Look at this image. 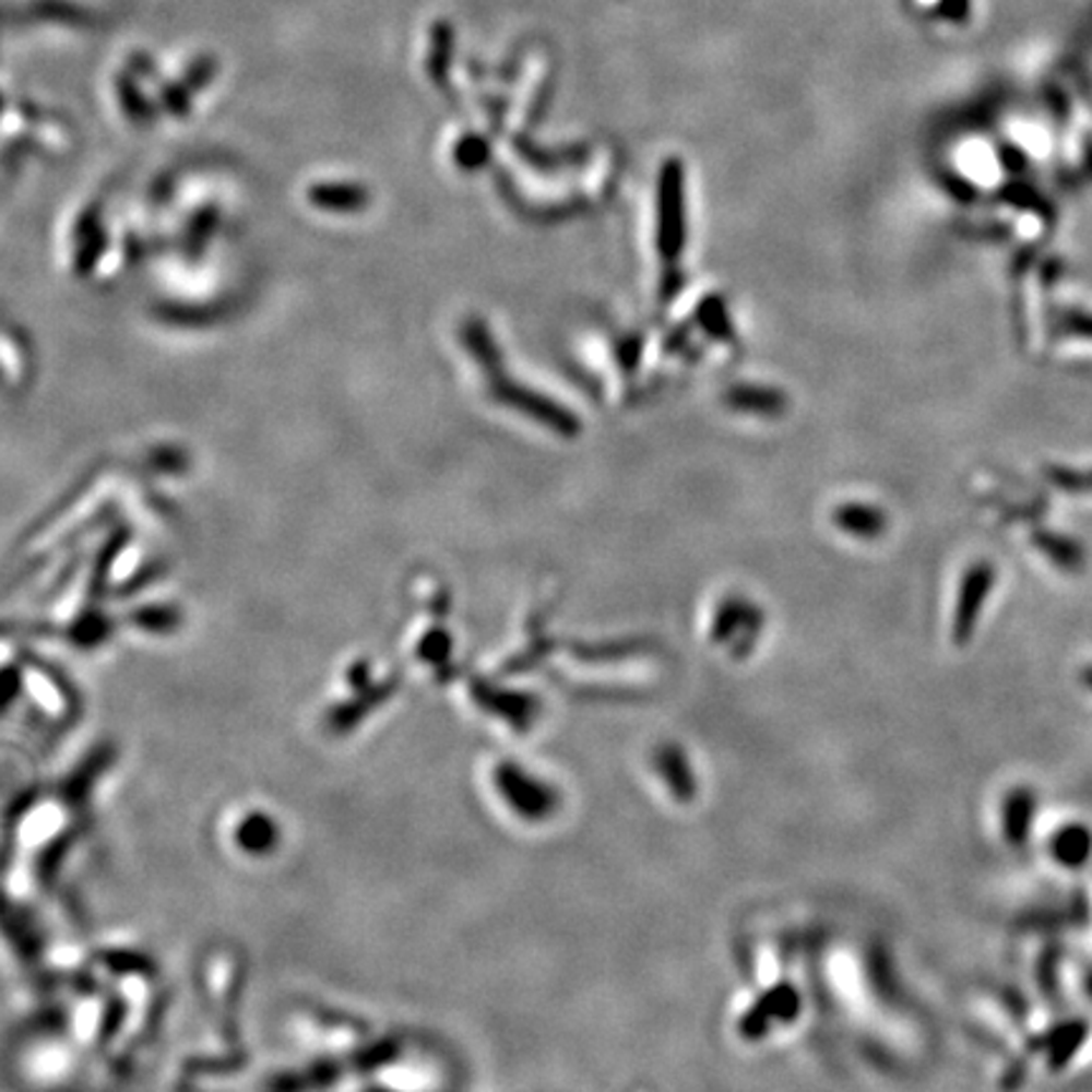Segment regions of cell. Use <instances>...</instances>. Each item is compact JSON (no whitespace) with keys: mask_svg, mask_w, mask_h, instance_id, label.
<instances>
[{"mask_svg":"<svg viewBox=\"0 0 1092 1092\" xmlns=\"http://www.w3.org/2000/svg\"><path fill=\"white\" fill-rule=\"evenodd\" d=\"M994 565L989 561H976L974 567L969 569L966 577H963L961 592H959V607H956L953 617V640L963 645L971 636H974V625L978 620V613H982V605L989 594L994 584Z\"/></svg>","mask_w":1092,"mask_h":1092,"instance_id":"1","label":"cell"},{"mask_svg":"<svg viewBox=\"0 0 1092 1092\" xmlns=\"http://www.w3.org/2000/svg\"><path fill=\"white\" fill-rule=\"evenodd\" d=\"M682 248V205H680V173L676 165L665 167L661 188V253L676 259Z\"/></svg>","mask_w":1092,"mask_h":1092,"instance_id":"2","label":"cell"},{"mask_svg":"<svg viewBox=\"0 0 1092 1092\" xmlns=\"http://www.w3.org/2000/svg\"><path fill=\"white\" fill-rule=\"evenodd\" d=\"M1034 792L1026 790V786H1017L1014 792L1007 794L1004 799V812H1001V827H1004V838L1011 845H1022V842L1030 838L1032 822H1034Z\"/></svg>","mask_w":1092,"mask_h":1092,"instance_id":"3","label":"cell"},{"mask_svg":"<svg viewBox=\"0 0 1092 1092\" xmlns=\"http://www.w3.org/2000/svg\"><path fill=\"white\" fill-rule=\"evenodd\" d=\"M1049 850L1059 865L1080 867L1085 865L1088 857L1092 855V834L1088 827L1082 824L1063 827V830L1055 834V840L1049 842Z\"/></svg>","mask_w":1092,"mask_h":1092,"instance_id":"4","label":"cell"},{"mask_svg":"<svg viewBox=\"0 0 1092 1092\" xmlns=\"http://www.w3.org/2000/svg\"><path fill=\"white\" fill-rule=\"evenodd\" d=\"M834 521H838L842 532L863 536V539H875V536L886 532V517H882V511L863 503L842 506V509L834 513Z\"/></svg>","mask_w":1092,"mask_h":1092,"instance_id":"5","label":"cell"},{"mask_svg":"<svg viewBox=\"0 0 1092 1092\" xmlns=\"http://www.w3.org/2000/svg\"><path fill=\"white\" fill-rule=\"evenodd\" d=\"M1088 1037V1024L1085 1022H1070L1063 1024L1055 1034L1049 1037L1047 1045V1057L1052 1070H1063V1067L1070 1063V1059L1078 1055V1049L1082 1047V1042Z\"/></svg>","mask_w":1092,"mask_h":1092,"instance_id":"6","label":"cell"},{"mask_svg":"<svg viewBox=\"0 0 1092 1092\" xmlns=\"http://www.w3.org/2000/svg\"><path fill=\"white\" fill-rule=\"evenodd\" d=\"M1034 542H1037L1040 551H1045L1047 557L1052 561H1055V565L1067 569V572H1072V569H1080L1082 561H1085V551H1082L1080 546L1075 544V542L1065 539V536L1040 532L1037 536H1034Z\"/></svg>","mask_w":1092,"mask_h":1092,"instance_id":"7","label":"cell"},{"mask_svg":"<svg viewBox=\"0 0 1092 1092\" xmlns=\"http://www.w3.org/2000/svg\"><path fill=\"white\" fill-rule=\"evenodd\" d=\"M728 403L738 410H749V413H761V415H776L782 413L784 407V400L779 397L774 390H759V388L731 390Z\"/></svg>","mask_w":1092,"mask_h":1092,"instance_id":"8","label":"cell"},{"mask_svg":"<svg viewBox=\"0 0 1092 1092\" xmlns=\"http://www.w3.org/2000/svg\"><path fill=\"white\" fill-rule=\"evenodd\" d=\"M1052 476H1055V480L1065 488V491H1092V471L1090 473L1055 471Z\"/></svg>","mask_w":1092,"mask_h":1092,"instance_id":"9","label":"cell"},{"mask_svg":"<svg viewBox=\"0 0 1092 1092\" xmlns=\"http://www.w3.org/2000/svg\"><path fill=\"white\" fill-rule=\"evenodd\" d=\"M1082 682H1085V686L1092 690V665H1090V668L1082 670Z\"/></svg>","mask_w":1092,"mask_h":1092,"instance_id":"10","label":"cell"}]
</instances>
